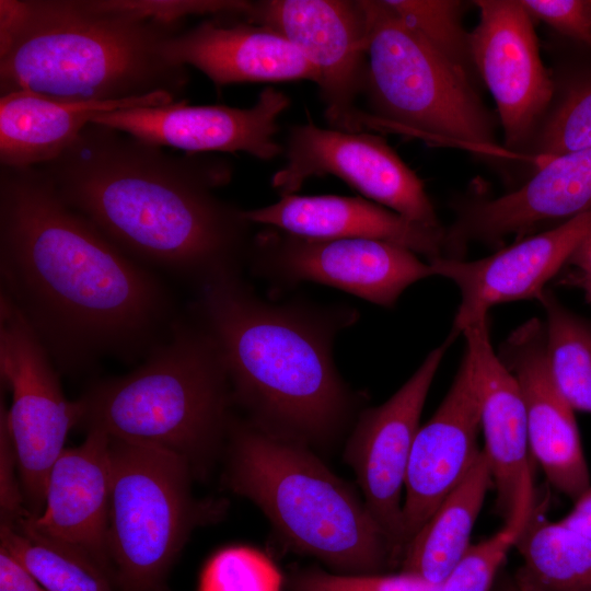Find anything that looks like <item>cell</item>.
I'll return each instance as SVG.
<instances>
[{"label":"cell","instance_id":"obj_16","mask_svg":"<svg viewBox=\"0 0 591 591\" xmlns=\"http://www.w3.org/2000/svg\"><path fill=\"white\" fill-rule=\"evenodd\" d=\"M591 234V211L547 230L522 237L483 258L438 257L429 260L434 276L451 280L461 301L450 335L456 338L489 310L501 303L533 299L566 266Z\"/></svg>","mask_w":591,"mask_h":591},{"label":"cell","instance_id":"obj_12","mask_svg":"<svg viewBox=\"0 0 591 591\" xmlns=\"http://www.w3.org/2000/svg\"><path fill=\"white\" fill-rule=\"evenodd\" d=\"M243 19L283 36L315 68L324 116L332 128L366 132L360 99L368 35L360 0L252 1Z\"/></svg>","mask_w":591,"mask_h":591},{"label":"cell","instance_id":"obj_1","mask_svg":"<svg viewBox=\"0 0 591 591\" xmlns=\"http://www.w3.org/2000/svg\"><path fill=\"white\" fill-rule=\"evenodd\" d=\"M0 291L67 374L141 360L181 317L159 274L63 202L39 167H1Z\"/></svg>","mask_w":591,"mask_h":591},{"label":"cell","instance_id":"obj_40","mask_svg":"<svg viewBox=\"0 0 591 591\" xmlns=\"http://www.w3.org/2000/svg\"><path fill=\"white\" fill-rule=\"evenodd\" d=\"M154 591H166L165 589L162 588V586H160L159 588H157Z\"/></svg>","mask_w":591,"mask_h":591},{"label":"cell","instance_id":"obj_25","mask_svg":"<svg viewBox=\"0 0 591 591\" xmlns=\"http://www.w3.org/2000/svg\"><path fill=\"white\" fill-rule=\"evenodd\" d=\"M490 488L493 477L482 450L470 473L406 546L401 570L441 584L471 547V535Z\"/></svg>","mask_w":591,"mask_h":591},{"label":"cell","instance_id":"obj_35","mask_svg":"<svg viewBox=\"0 0 591 591\" xmlns=\"http://www.w3.org/2000/svg\"><path fill=\"white\" fill-rule=\"evenodd\" d=\"M18 461L10 436L5 409L1 399L0 408V511L1 522L12 521L26 510L20 482L15 478Z\"/></svg>","mask_w":591,"mask_h":591},{"label":"cell","instance_id":"obj_34","mask_svg":"<svg viewBox=\"0 0 591 591\" xmlns=\"http://www.w3.org/2000/svg\"><path fill=\"white\" fill-rule=\"evenodd\" d=\"M532 19L591 47V0H520Z\"/></svg>","mask_w":591,"mask_h":591},{"label":"cell","instance_id":"obj_14","mask_svg":"<svg viewBox=\"0 0 591 591\" xmlns=\"http://www.w3.org/2000/svg\"><path fill=\"white\" fill-rule=\"evenodd\" d=\"M454 339L449 335L431 350L386 402L359 414L343 453L398 566L403 555L402 513L408 461L430 386Z\"/></svg>","mask_w":591,"mask_h":591},{"label":"cell","instance_id":"obj_23","mask_svg":"<svg viewBox=\"0 0 591 591\" xmlns=\"http://www.w3.org/2000/svg\"><path fill=\"white\" fill-rule=\"evenodd\" d=\"M253 224L314 239H370L404 246L429 260L443 256V228L409 221L363 197L282 196L277 202L244 209Z\"/></svg>","mask_w":591,"mask_h":591},{"label":"cell","instance_id":"obj_11","mask_svg":"<svg viewBox=\"0 0 591 591\" xmlns=\"http://www.w3.org/2000/svg\"><path fill=\"white\" fill-rule=\"evenodd\" d=\"M283 155L285 165L270 179L281 197L311 177L333 175L409 221L442 228L421 178L373 132L323 128L308 119L289 128Z\"/></svg>","mask_w":591,"mask_h":591},{"label":"cell","instance_id":"obj_32","mask_svg":"<svg viewBox=\"0 0 591 591\" xmlns=\"http://www.w3.org/2000/svg\"><path fill=\"white\" fill-rule=\"evenodd\" d=\"M280 575L259 553L230 547L207 563L198 591H280Z\"/></svg>","mask_w":591,"mask_h":591},{"label":"cell","instance_id":"obj_30","mask_svg":"<svg viewBox=\"0 0 591 591\" xmlns=\"http://www.w3.org/2000/svg\"><path fill=\"white\" fill-rule=\"evenodd\" d=\"M438 53L472 79L477 74L471 54V32L463 24L464 2L457 0H384Z\"/></svg>","mask_w":591,"mask_h":591},{"label":"cell","instance_id":"obj_6","mask_svg":"<svg viewBox=\"0 0 591 591\" xmlns=\"http://www.w3.org/2000/svg\"><path fill=\"white\" fill-rule=\"evenodd\" d=\"M77 404L86 431L173 452L195 475L223 452L234 418L218 350L192 316H181L132 371L92 383Z\"/></svg>","mask_w":591,"mask_h":591},{"label":"cell","instance_id":"obj_28","mask_svg":"<svg viewBox=\"0 0 591 591\" xmlns=\"http://www.w3.org/2000/svg\"><path fill=\"white\" fill-rule=\"evenodd\" d=\"M545 311L546 352L553 379L575 412L591 414V323L549 289L536 298Z\"/></svg>","mask_w":591,"mask_h":591},{"label":"cell","instance_id":"obj_24","mask_svg":"<svg viewBox=\"0 0 591 591\" xmlns=\"http://www.w3.org/2000/svg\"><path fill=\"white\" fill-rule=\"evenodd\" d=\"M176 100L164 92L115 101H73L31 91L0 97L1 167H37L58 158L97 115Z\"/></svg>","mask_w":591,"mask_h":591},{"label":"cell","instance_id":"obj_8","mask_svg":"<svg viewBox=\"0 0 591 591\" xmlns=\"http://www.w3.org/2000/svg\"><path fill=\"white\" fill-rule=\"evenodd\" d=\"M108 554L120 591H154L195 526L217 515L192 494L190 464L157 447L111 439Z\"/></svg>","mask_w":591,"mask_h":591},{"label":"cell","instance_id":"obj_17","mask_svg":"<svg viewBox=\"0 0 591 591\" xmlns=\"http://www.w3.org/2000/svg\"><path fill=\"white\" fill-rule=\"evenodd\" d=\"M591 211V148L551 158L517 188L462 204L445 229L443 256L462 258L468 243L494 244Z\"/></svg>","mask_w":591,"mask_h":591},{"label":"cell","instance_id":"obj_10","mask_svg":"<svg viewBox=\"0 0 591 591\" xmlns=\"http://www.w3.org/2000/svg\"><path fill=\"white\" fill-rule=\"evenodd\" d=\"M247 263L277 283L313 281L385 308L414 282L434 276L429 262L391 242L305 237L270 227L254 234Z\"/></svg>","mask_w":591,"mask_h":591},{"label":"cell","instance_id":"obj_15","mask_svg":"<svg viewBox=\"0 0 591 591\" xmlns=\"http://www.w3.org/2000/svg\"><path fill=\"white\" fill-rule=\"evenodd\" d=\"M289 106L290 97L268 85L246 108L189 105L182 99L100 114L91 123L163 148L190 153L244 152L270 161L283 154L276 137L278 118Z\"/></svg>","mask_w":591,"mask_h":591},{"label":"cell","instance_id":"obj_39","mask_svg":"<svg viewBox=\"0 0 591 591\" xmlns=\"http://www.w3.org/2000/svg\"><path fill=\"white\" fill-rule=\"evenodd\" d=\"M566 283L579 287L583 290L587 300L591 303V276H571L568 275L565 279Z\"/></svg>","mask_w":591,"mask_h":591},{"label":"cell","instance_id":"obj_26","mask_svg":"<svg viewBox=\"0 0 591 591\" xmlns=\"http://www.w3.org/2000/svg\"><path fill=\"white\" fill-rule=\"evenodd\" d=\"M535 497L515 541L521 564L511 572L521 591H591V537L546 517Z\"/></svg>","mask_w":591,"mask_h":591},{"label":"cell","instance_id":"obj_20","mask_svg":"<svg viewBox=\"0 0 591 591\" xmlns=\"http://www.w3.org/2000/svg\"><path fill=\"white\" fill-rule=\"evenodd\" d=\"M479 432L478 399L471 361L464 351L448 393L431 418L419 427L412 448L404 485L403 553L478 460Z\"/></svg>","mask_w":591,"mask_h":591},{"label":"cell","instance_id":"obj_29","mask_svg":"<svg viewBox=\"0 0 591 591\" xmlns=\"http://www.w3.org/2000/svg\"><path fill=\"white\" fill-rule=\"evenodd\" d=\"M589 148L591 78L576 82L558 101L552 102L522 159L537 167L551 158Z\"/></svg>","mask_w":591,"mask_h":591},{"label":"cell","instance_id":"obj_13","mask_svg":"<svg viewBox=\"0 0 591 591\" xmlns=\"http://www.w3.org/2000/svg\"><path fill=\"white\" fill-rule=\"evenodd\" d=\"M471 32L477 77L494 97L503 148L514 158L530 144L555 95V80L540 55L533 19L520 0H476Z\"/></svg>","mask_w":591,"mask_h":591},{"label":"cell","instance_id":"obj_21","mask_svg":"<svg viewBox=\"0 0 591 591\" xmlns=\"http://www.w3.org/2000/svg\"><path fill=\"white\" fill-rule=\"evenodd\" d=\"M166 54L217 86L296 80L318 84L315 68L288 39L242 18H209L183 30L169 40Z\"/></svg>","mask_w":591,"mask_h":591},{"label":"cell","instance_id":"obj_36","mask_svg":"<svg viewBox=\"0 0 591 591\" xmlns=\"http://www.w3.org/2000/svg\"><path fill=\"white\" fill-rule=\"evenodd\" d=\"M0 591H47L13 557L0 548Z\"/></svg>","mask_w":591,"mask_h":591},{"label":"cell","instance_id":"obj_33","mask_svg":"<svg viewBox=\"0 0 591 591\" xmlns=\"http://www.w3.org/2000/svg\"><path fill=\"white\" fill-rule=\"evenodd\" d=\"M291 591H440V584L402 570L397 573H338L306 568L292 577Z\"/></svg>","mask_w":591,"mask_h":591},{"label":"cell","instance_id":"obj_9","mask_svg":"<svg viewBox=\"0 0 591 591\" xmlns=\"http://www.w3.org/2000/svg\"><path fill=\"white\" fill-rule=\"evenodd\" d=\"M59 373L33 327L0 291V376L11 393L5 417L24 501L35 515L45 505L49 471L79 425L77 401L66 397Z\"/></svg>","mask_w":591,"mask_h":591},{"label":"cell","instance_id":"obj_7","mask_svg":"<svg viewBox=\"0 0 591 591\" xmlns=\"http://www.w3.org/2000/svg\"><path fill=\"white\" fill-rule=\"evenodd\" d=\"M368 48L366 132L513 158L497 144L495 123L475 80L438 53L384 0H360Z\"/></svg>","mask_w":591,"mask_h":591},{"label":"cell","instance_id":"obj_27","mask_svg":"<svg viewBox=\"0 0 591 591\" xmlns=\"http://www.w3.org/2000/svg\"><path fill=\"white\" fill-rule=\"evenodd\" d=\"M30 513L1 522L0 548L47 591H117L113 572L83 549L39 532Z\"/></svg>","mask_w":591,"mask_h":591},{"label":"cell","instance_id":"obj_38","mask_svg":"<svg viewBox=\"0 0 591 591\" xmlns=\"http://www.w3.org/2000/svg\"><path fill=\"white\" fill-rule=\"evenodd\" d=\"M566 266L571 267V276H591V234L577 247Z\"/></svg>","mask_w":591,"mask_h":591},{"label":"cell","instance_id":"obj_22","mask_svg":"<svg viewBox=\"0 0 591 591\" xmlns=\"http://www.w3.org/2000/svg\"><path fill=\"white\" fill-rule=\"evenodd\" d=\"M111 485V438L102 431H86L84 441L66 448L51 466L44 508L38 515L30 513V520L39 532L83 549L113 572L108 554Z\"/></svg>","mask_w":591,"mask_h":591},{"label":"cell","instance_id":"obj_4","mask_svg":"<svg viewBox=\"0 0 591 591\" xmlns=\"http://www.w3.org/2000/svg\"><path fill=\"white\" fill-rule=\"evenodd\" d=\"M184 23L131 0H1L0 92L115 101L185 91L187 67L166 54Z\"/></svg>","mask_w":591,"mask_h":591},{"label":"cell","instance_id":"obj_31","mask_svg":"<svg viewBox=\"0 0 591 591\" xmlns=\"http://www.w3.org/2000/svg\"><path fill=\"white\" fill-rule=\"evenodd\" d=\"M536 497V496H535ZM535 498L490 537L471 545L440 584V591H491L522 530Z\"/></svg>","mask_w":591,"mask_h":591},{"label":"cell","instance_id":"obj_18","mask_svg":"<svg viewBox=\"0 0 591 591\" xmlns=\"http://www.w3.org/2000/svg\"><path fill=\"white\" fill-rule=\"evenodd\" d=\"M499 358L521 389L530 451L551 486L572 502L591 486L575 410L549 370L545 324L522 323L501 344Z\"/></svg>","mask_w":591,"mask_h":591},{"label":"cell","instance_id":"obj_19","mask_svg":"<svg viewBox=\"0 0 591 591\" xmlns=\"http://www.w3.org/2000/svg\"><path fill=\"white\" fill-rule=\"evenodd\" d=\"M462 335L478 399L482 450L496 491L495 513L505 524L535 495L525 406L517 379L494 349L489 316Z\"/></svg>","mask_w":591,"mask_h":591},{"label":"cell","instance_id":"obj_5","mask_svg":"<svg viewBox=\"0 0 591 591\" xmlns=\"http://www.w3.org/2000/svg\"><path fill=\"white\" fill-rule=\"evenodd\" d=\"M223 480L248 499L296 553L338 573H382L398 566L364 500L311 448L233 418Z\"/></svg>","mask_w":591,"mask_h":591},{"label":"cell","instance_id":"obj_3","mask_svg":"<svg viewBox=\"0 0 591 591\" xmlns=\"http://www.w3.org/2000/svg\"><path fill=\"white\" fill-rule=\"evenodd\" d=\"M356 315L348 308L270 303L241 274L199 288L190 312L212 339L246 419L314 451L344 433L356 407L332 357L336 333Z\"/></svg>","mask_w":591,"mask_h":591},{"label":"cell","instance_id":"obj_37","mask_svg":"<svg viewBox=\"0 0 591 591\" xmlns=\"http://www.w3.org/2000/svg\"><path fill=\"white\" fill-rule=\"evenodd\" d=\"M558 521L591 537V486L573 501L570 511Z\"/></svg>","mask_w":591,"mask_h":591},{"label":"cell","instance_id":"obj_2","mask_svg":"<svg viewBox=\"0 0 591 591\" xmlns=\"http://www.w3.org/2000/svg\"><path fill=\"white\" fill-rule=\"evenodd\" d=\"M71 209L138 263L195 286L241 274L253 223L216 192L233 175L213 153H172L90 123L37 166Z\"/></svg>","mask_w":591,"mask_h":591}]
</instances>
